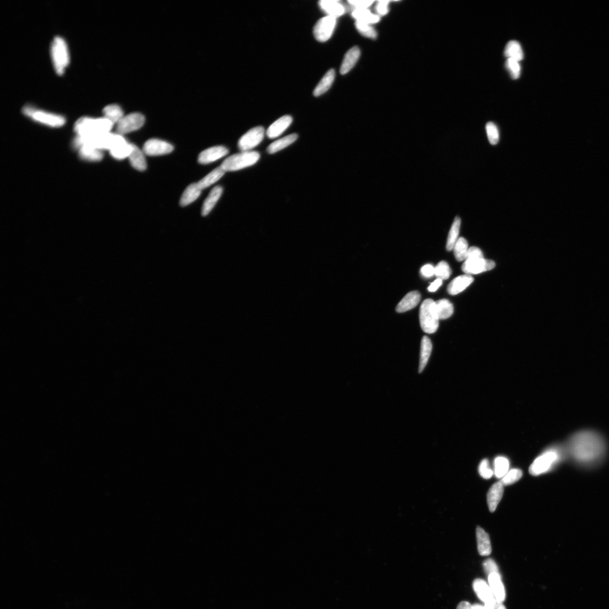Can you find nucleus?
Listing matches in <instances>:
<instances>
[{"mask_svg":"<svg viewBox=\"0 0 609 609\" xmlns=\"http://www.w3.org/2000/svg\"><path fill=\"white\" fill-rule=\"evenodd\" d=\"M565 450L574 463L582 467H592L604 460L607 446L603 435L597 431L583 430L572 435Z\"/></svg>","mask_w":609,"mask_h":609,"instance_id":"1","label":"nucleus"},{"mask_svg":"<svg viewBox=\"0 0 609 609\" xmlns=\"http://www.w3.org/2000/svg\"><path fill=\"white\" fill-rule=\"evenodd\" d=\"M113 124L111 121L104 117H82L76 122L74 130L77 136L91 137L110 132Z\"/></svg>","mask_w":609,"mask_h":609,"instance_id":"2","label":"nucleus"},{"mask_svg":"<svg viewBox=\"0 0 609 609\" xmlns=\"http://www.w3.org/2000/svg\"><path fill=\"white\" fill-rule=\"evenodd\" d=\"M420 323L423 331L431 334L437 331L439 326V317L435 302L426 299L421 304L419 313Z\"/></svg>","mask_w":609,"mask_h":609,"instance_id":"3","label":"nucleus"},{"mask_svg":"<svg viewBox=\"0 0 609 609\" xmlns=\"http://www.w3.org/2000/svg\"><path fill=\"white\" fill-rule=\"evenodd\" d=\"M260 158L256 151H242L230 156L223 161L221 167L225 172H233L255 165Z\"/></svg>","mask_w":609,"mask_h":609,"instance_id":"4","label":"nucleus"},{"mask_svg":"<svg viewBox=\"0 0 609 609\" xmlns=\"http://www.w3.org/2000/svg\"><path fill=\"white\" fill-rule=\"evenodd\" d=\"M50 53L55 70L58 75H62L70 61L69 49L63 38L59 36L54 38Z\"/></svg>","mask_w":609,"mask_h":609,"instance_id":"5","label":"nucleus"},{"mask_svg":"<svg viewBox=\"0 0 609 609\" xmlns=\"http://www.w3.org/2000/svg\"><path fill=\"white\" fill-rule=\"evenodd\" d=\"M566 454L565 451L558 448H552L536 459L531 465L529 472L531 475L536 476L549 470L554 465L561 460L562 456Z\"/></svg>","mask_w":609,"mask_h":609,"instance_id":"6","label":"nucleus"},{"mask_svg":"<svg viewBox=\"0 0 609 609\" xmlns=\"http://www.w3.org/2000/svg\"><path fill=\"white\" fill-rule=\"evenodd\" d=\"M22 111L25 115L31 118L33 120L47 126L60 127L64 125L66 122L64 117L58 115V114L36 108L32 105H25Z\"/></svg>","mask_w":609,"mask_h":609,"instance_id":"7","label":"nucleus"},{"mask_svg":"<svg viewBox=\"0 0 609 609\" xmlns=\"http://www.w3.org/2000/svg\"><path fill=\"white\" fill-rule=\"evenodd\" d=\"M336 24V18L331 16H325L316 22L313 28L315 39L319 42L328 41L331 37Z\"/></svg>","mask_w":609,"mask_h":609,"instance_id":"8","label":"nucleus"},{"mask_svg":"<svg viewBox=\"0 0 609 609\" xmlns=\"http://www.w3.org/2000/svg\"><path fill=\"white\" fill-rule=\"evenodd\" d=\"M145 117L141 113H132L124 116L117 122L116 131L118 134L123 135L137 130L145 124Z\"/></svg>","mask_w":609,"mask_h":609,"instance_id":"9","label":"nucleus"},{"mask_svg":"<svg viewBox=\"0 0 609 609\" xmlns=\"http://www.w3.org/2000/svg\"><path fill=\"white\" fill-rule=\"evenodd\" d=\"M265 129L262 126H256L244 134L239 139L238 146L242 151H250L263 140Z\"/></svg>","mask_w":609,"mask_h":609,"instance_id":"10","label":"nucleus"},{"mask_svg":"<svg viewBox=\"0 0 609 609\" xmlns=\"http://www.w3.org/2000/svg\"><path fill=\"white\" fill-rule=\"evenodd\" d=\"M174 147L167 142L158 139H151L145 143L143 151L149 156H159L171 153Z\"/></svg>","mask_w":609,"mask_h":609,"instance_id":"11","label":"nucleus"},{"mask_svg":"<svg viewBox=\"0 0 609 609\" xmlns=\"http://www.w3.org/2000/svg\"><path fill=\"white\" fill-rule=\"evenodd\" d=\"M496 263L492 261L484 259L465 260L462 265V270L468 275L477 274L492 270Z\"/></svg>","mask_w":609,"mask_h":609,"instance_id":"12","label":"nucleus"},{"mask_svg":"<svg viewBox=\"0 0 609 609\" xmlns=\"http://www.w3.org/2000/svg\"><path fill=\"white\" fill-rule=\"evenodd\" d=\"M472 586L477 597L485 604L492 603L496 600L489 583L484 579H476L473 582Z\"/></svg>","mask_w":609,"mask_h":609,"instance_id":"13","label":"nucleus"},{"mask_svg":"<svg viewBox=\"0 0 609 609\" xmlns=\"http://www.w3.org/2000/svg\"><path fill=\"white\" fill-rule=\"evenodd\" d=\"M228 150L225 147L214 146L209 148L201 152L198 157V162L206 164L215 162L226 156Z\"/></svg>","mask_w":609,"mask_h":609,"instance_id":"14","label":"nucleus"},{"mask_svg":"<svg viewBox=\"0 0 609 609\" xmlns=\"http://www.w3.org/2000/svg\"><path fill=\"white\" fill-rule=\"evenodd\" d=\"M293 121V117L290 115L283 116L278 118L269 127L266 131V135L270 139L280 136L289 128Z\"/></svg>","mask_w":609,"mask_h":609,"instance_id":"15","label":"nucleus"},{"mask_svg":"<svg viewBox=\"0 0 609 609\" xmlns=\"http://www.w3.org/2000/svg\"><path fill=\"white\" fill-rule=\"evenodd\" d=\"M488 582L495 598L499 602H504L506 598V592L501 574L494 573L488 576Z\"/></svg>","mask_w":609,"mask_h":609,"instance_id":"16","label":"nucleus"},{"mask_svg":"<svg viewBox=\"0 0 609 609\" xmlns=\"http://www.w3.org/2000/svg\"><path fill=\"white\" fill-rule=\"evenodd\" d=\"M474 281L471 275H463L452 280L447 287L448 293L451 295H456L462 293L470 286Z\"/></svg>","mask_w":609,"mask_h":609,"instance_id":"17","label":"nucleus"},{"mask_svg":"<svg viewBox=\"0 0 609 609\" xmlns=\"http://www.w3.org/2000/svg\"><path fill=\"white\" fill-rule=\"evenodd\" d=\"M476 538L478 551L482 556H488L492 553V548L489 534L483 528L477 527Z\"/></svg>","mask_w":609,"mask_h":609,"instance_id":"18","label":"nucleus"},{"mask_svg":"<svg viewBox=\"0 0 609 609\" xmlns=\"http://www.w3.org/2000/svg\"><path fill=\"white\" fill-rule=\"evenodd\" d=\"M504 493V485L501 481L497 482L490 488L488 493V503L491 512L496 510Z\"/></svg>","mask_w":609,"mask_h":609,"instance_id":"19","label":"nucleus"},{"mask_svg":"<svg viewBox=\"0 0 609 609\" xmlns=\"http://www.w3.org/2000/svg\"><path fill=\"white\" fill-rule=\"evenodd\" d=\"M421 295L417 291H412L406 295L396 307L398 312H404L412 309L420 303Z\"/></svg>","mask_w":609,"mask_h":609,"instance_id":"20","label":"nucleus"},{"mask_svg":"<svg viewBox=\"0 0 609 609\" xmlns=\"http://www.w3.org/2000/svg\"><path fill=\"white\" fill-rule=\"evenodd\" d=\"M321 9L329 16L337 18L344 14L345 8L342 3L336 0H321L319 2Z\"/></svg>","mask_w":609,"mask_h":609,"instance_id":"21","label":"nucleus"},{"mask_svg":"<svg viewBox=\"0 0 609 609\" xmlns=\"http://www.w3.org/2000/svg\"><path fill=\"white\" fill-rule=\"evenodd\" d=\"M361 52L357 46L351 48L348 52L345 54L343 61H342L340 67V74L345 75L348 73L349 72L353 69L354 66L356 64L359 57H360Z\"/></svg>","mask_w":609,"mask_h":609,"instance_id":"22","label":"nucleus"},{"mask_svg":"<svg viewBox=\"0 0 609 609\" xmlns=\"http://www.w3.org/2000/svg\"><path fill=\"white\" fill-rule=\"evenodd\" d=\"M223 193V189L221 186H215L212 190H211L208 197L206 198L203 204L202 214L203 216L208 215L211 210L214 208V206L216 204L220 197H221Z\"/></svg>","mask_w":609,"mask_h":609,"instance_id":"23","label":"nucleus"},{"mask_svg":"<svg viewBox=\"0 0 609 609\" xmlns=\"http://www.w3.org/2000/svg\"><path fill=\"white\" fill-rule=\"evenodd\" d=\"M129 159L132 166L139 171H145L147 168V163L145 157V153L143 150L133 144V150L130 154Z\"/></svg>","mask_w":609,"mask_h":609,"instance_id":"24","label":"nucleus"},{"mask_svg":"<svg viewBox=\"0 0 609 609\" xmlns=\"http://www.w3.org/2000/svg\"><path fill=\"white\" fill-rule=\"evenodd\" d=\"M335 78V71L333 69L329 70L326 74L321 79L320 81L317 85L316 87L313 91V95L315 97H319L324 94L327 92L330 88H331L334 80Z\"/></svg>","mask_w":609,"mask_h":609,"instance_id":"25","label":"nucleus"},{"mask_svg":"<svg viewBox=\"0 0 609 609\" xmlns=\"http://www.w3.org/2000/svg\"><path fill=\"white\" fill-rule=\"evenodd\" d=\"M78 150L80 157L89 162H100L103 158L102 151L90 146H83Z\"/></svg>","mask_w":609,"mask_h":609,"instance_id":"26","label":"nucleus"},{"mask_svg":"<svg viewBox=\"0 0 609 609\" xmlns=\"http://www.w3.org/2000/svg\"><path fill=\"white\" fill-rule=\"evenodd\" d=\"M432 351V344L430 338L427 336L422 337L421 342V353L418 368V373H421L428 363L430 354Z\"/></svg>","mask_w":609,"mask_h":609,"instance_id":"27","label":"nucleus"},{"mask_svg":"<svg viewBox=\"0 0 609 609\" xmlns=\"http://www.w3.org/2000/svg\"><path fill=\"white\" fill-rule=\"evenodd\" d=\"M297 134H291L282 138L278 139V140L271 143L268 146L267 151L270 154L276 153V152L285 149L288 146H289L297 140L298 138Z\"/></svg>","mask_w":609,"mask_h":609,"instance_id":"28","label":"nucleus"},{"mask_svg":"<svg viewBox=\"0 0 609 609\" xmlns=\"http://www.w3.org/2000/svg\"><path fill=\"white\" fill-rule=\"evenodd\" d=\"M201 192L202 190L199 188L197 183L189 185L181 198L180 205L185 206L191 204L201 196Z\"/></svg>","mask_w":609,"mask_h":609,"instance_id":"29","label":"nucleus"},{"mask_svg":"<svg viewBox=\"0 0 609 609\" xmlns=\"http://www.w3.org/2000/svg\"><path fill=\"white\" fill-rule=\"evenodd\" d=\"M225 172L221 166L214 169L208 175H206L203 179L198 182L197 184L199 188L203 190L209 187L210 186L216 183L220 179H221L222 176L225 175Z\"/></svg>","mask_w":609,"mask_h":609,"instance_id":"30","label":"nucleus"},{"mask_svg":"<svg viewBox=\"0 0 609 609\" xmlns=\"http://www.w3.org/2000/svg\"><path fill=\"white\" fill-rule=\"evenodd\" d=\"M352 16L356 21L369 24L376 23L380 21V17L372 14L367 8H355L352 12Z\"/></svg>","mask_w":609,"mask_h":609,"instance_id":"31","label":"nucleus"},{"mask_svg":"<svg viewBox=\"0 0 609 609\" xmlns=\"http://www.w3.org/2000/svg\"><path fill=\"white\" fill-rule=\"evenodd\" d=\"M505 56L508 59H513L519 62L523 58V51L519 42L511 40L508 42L505 50Z\"/></svg>","mask_w":609,"mask_h":609,"instance_id":"32","label":"nucleus"},{"mask_svg":"<svg viewBox=\"0 0 609 609\" xmlns=\"http://www.w3.org/2000/svg\"><path fill=\"white\" fill-rule=\"evenodd\" d=\"M104 117L113 124H117L124 116L123 111L119 105L111 104L106 105L103 110Z\"/></svg>","mask_w":609,"mask_h":609,"instance_id":"33","label":"nucleus"},{"mask_svg":"<svg viewBox=\"0 0 609 609\" xmlns=\"http://www.w3.org/2000/svg\"><path fill=\"white\" fill-rule=\"evenodd\" d=\"M439 319H446L453 314L454 306L452 304L446 299H442L435 302Z\"/></svg>","mask_w":609,"mask_h":609,"instance_id":"34","label":"nucleus"},{"mask_svg":"<svg viewBox=\"0 0 609 609\" xmlns=\"http://www.w3.org/2000/svg\"><path fill=\"white\" fill-rule=\"evenodd\" d=\"M460 225L461 219L459 217L457 216L454 219L448 235L446 248L448 251L453 250L454 245L458 239Z\"/></svg>","mask_w":609,"mask_h":609,"instance_id":"35","label":"nucleus"},{"mask_svg":"<svg viewBox=\"0 0 609 609\" xmlns=\"http://www.w3.org/2000/svg\"><path fill=\"white\" fill-rule=\"evenodd\" d=\"M132 150L133 144H129L126 141L114 148L109 151V152L113 158L122 160L129 158L130 154L132 153Z\"/></svg>","mask_w":609,"mask_h":609,"instance_id":"36","label":"nucleus"},{"mask_svg":"<svg viewBox=\"0 0 609 609\" xmlns=\"http://www.w3.org/2000/svg\"><path fill=\"white\" fill-rule=\"evenodd\" d=\"M468 249L467 240L463 237L458 238L453 248L454 255L457 261L461 262L466 260Z\"/></svg>","mask_w":609,"mask_h":609,"instance_id":"37","label":"nucleus"},{"mask_svg":"<svg viewBox=\"0 0 609 609\" xmlns=\"http://www.w3.org/2000/svg\"><path fill=\"white\" fill-rule=\"evenodd\" d=\"M495 475L498 479H503L508 472L509 463L505 457H498L494 461Z\"/></svg>","mask_w":609,"mask_h":609,"instance_id":"38","label":"nucleus"},{"mask_svg":"<svg viewBox=\"0 0 609 609\" xmlns=\"http://www.w3.org/2000/svg\"><path fill=\"white\" fill-rule=\"evenodd\" d=\"M355 27H356L359 33L365 37L370 38L371 39H375L378 36L377 32L371 26V24L356 21L355 22Z\"/></svg>","mask_w":609,"mask_h":609,"instance_id":"39","label":"nucleus"},{"mask_svg":"<svg viewBox=\"0 0 609 609\" xmlns=\"http://www.w3.org/2000/svg\"><path fill=\"white\" fill-rule=\"evenodd\" d=\"M450 266L446 261L439 262L435 267L434 276L442 280H446L450 278L451 274Z\"/></svg>","mask_w":609,"mask_h":609,"instance_id":"40","label":"nucleus"},{"mask_svg":"<svg viewBox=\"0 0 609 609\" xmlns=\"http://www.w3.org/2000/svg\"><path fill=\"white\" fill-rule=\"evenodd\" d=\"M523 473L519 469H513L508 472L506 476L503 478L501 482L503 485L508 486L515 483L522 477Z\"/></svg>","mask_w":609,"mask_h":609,"instance_id":"41","label":"nucleus"},{"mask_svg":"<svg viewBox=\"0 0 609 609\" xmlns=\"http://www.w3.org/2000/svg\"><path fill=\"white\" fill-rule=\"evenodd\" d=\"M489 141L493 145H496L499 141V132L497 126L493 122H489L486 125Z\"/></svg>","mask_w":609,"mask_h":609,"instance_id":"42","label":"nucleus"},{"mask_svg":"<svg viewBox=\"0 0 609 609\" xmlns=\"http://www.w3.org/2000/svg\"><path fill=\"white\" fill-rule=\"evenodd\" d=\"M506 67L511 78L513 79H517L519 78L521 67H520L518 61L513 59H507Z\"/></svg>","mask_w":609,"mask_h":609,"instance_id":"43","label":"nucleus"},{"mask_svg":"<svg viewBox=\"0 0 609 609\" xmlns=\"http://www.w3.org/2000/svg\"><path fill=\"white\" fill-rule=\"evenodd\" d=\"M479 471L480 475L485 479H490L493 476V471L490 468L488 459H484L480 464Z\"/></svg>","mask_w":609,"mask_h":609,"instance_id":"44","label":"nucleus"},{"mask_svg":"<svg viewBox=\"0 0 609 609\" xmlns=\"http://www.w3.org/2000/svg\"><path fill=\"white\" fill-rule=\"evenodd\" d=\"M483 568L484 572L487 574L488 576L494 573H499L498 566L496 562L494 560L491 559V558L486 560L483 562Z\"/></svg>","mask_w":609,"mask_h":609,"instance_id":"45","label":"nucleus"},{"mask_svg":"<svg viewBox=\"0 0 609 609\" xmlns=\"http://www.w3.org/2000/svg\"><path fill=\"white\" fill-rule=\"evenodd\" d=\"M484 259L483 253L479 248L471 247L468 249L466 260H477Z\"/></svg>","mask_w":609,"mask_h":609,"instance_id":"46","label":"nucleus"},{"mask_svg":"<svg viewBox=\"0 0 609 609\" xmlns=\"http://www.w3.org/2000/svg\"><path fill=\"white\" fill-rule=\"evenodd\" d=\"M389 1L386 0L379 1L376 4V10L380 15H386L389 11L388 4Z\"/></svg>","mask_w":609,"mask_h":609,"instance_id":"47","label":"nucleus"},{"mask_svg":"<svg viewBox=\"0 0 609 609\" xmlns=\"http://www.w3.org/2000/svg\"><path fill=\"white\" fill-rule=\"evenodd\" d=\"M351 5L353 6L355 8H367L370 7L374 1H359V0H350L348 1Z\"/></svg>","mask_w":609,"mask_h":609,"instance_id":"48","label":"nucleus"},{"mask_svg":"<svg viewBox=\"0 0 609 609\" xmlns=\"http://www.w3.org/2000/svg\"><path fill=\"white\" fill-rule=\"evenodd\" d=\"M435 267L430 264H427L422 266L421 269V273L423 276L426 278H430L434 276Z\"/></svg>","mask_w":609,"mask_h":609,"instance_id":"49","label":"nucleus"},{"mask_svg":"<svg viewBox=\"0 0 609 609\" xmlns=\"http://www.w3.org/2000/svg\"><path fill=\"white\" fill-rule=\"evenodd\" d=\"M486 609H507L503 603L499 602L496 599L494 602L485 604Z\"/></svg>","mask_w":609,"mask_h":609,"instance_id":"50","label":"nucleus"},{"mask_svg":"<svg viewBox=\"0 0 609 609\" xmlns=\"http://www.w3.org/2000/svg\"><path fill=\"white\" fill-rule=\"evenodd\" d=\"M442 284V279L437 278L436 280H435L432 283H431L430 286L428 287V291L430 292V293H434V292L436 291L441 286Z\"/></svg>","mask_w":609,"mask_h":609,"instance_id":"51","label":"nucleus"},{"mask_svg":"<svg viewBox=\"0 0 609 609\" xmlns=\"http://www.w3.org/2000/svg\"><path fill=\"white\" fill-rule=\"evenodd\" d=\"M456 609H472V605L468 602H462L457 607Z\"/></svg>","mask_w":609,"mask_h":609,"instance_id":"52","label":"nucleus"},{"mask_svg":"<svg viewBox=\"0 0 609 609\" xmlns=\"http://www.w3.org/2000/svg\"><path fill=\"white\" fill-rule=\"evenodd\" d=\"M472 609H486V608L481 604H475L472 605Z\"/></svg>","mask_w":609,"mask_h":609,"instance_id":"53","label":"nucleus"}]
</instances>
